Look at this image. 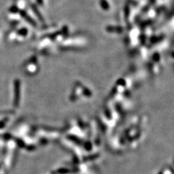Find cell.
Returning <instances> with one entry per match:
<instances>
[{
  "mask_svg": "<svg viewBox=\"0 0 174 174\" xmlns=\"http://www.w3.org/2000/svg\"><path fill=\"white\" fill-rule=\"evenodd\" d=\"M20 14H21V15L24 17V18L25 19V20H27V21L30 22V23L32 24V25H35L34 22L33 21V20H32V19L30 18V17H29V16L28 15V14H27V13L25 12V11H21V12H20Z\"/></svg>",
  "mask_w": 174,
  "mask_h": 174,
  "instance_id": "cell-1",
  "label": "cell"
},
{
  "mask_svg": "<svg viewBox=\"0 0 174 174\" xmlns=\"http://www.w3.org/2000/svg\"><path fill=\"white\" fill-rule=\"evenodd\" d=\"M28 33V30H26V28H21L20 30L18 31V33L21 36H25Z\"/></svg>",
  "mask_w": 174,
  "mask_h": 174,
  "instance_id": "cell-2",
  "label": "cell"
},
{
  "mask_svg": "<svg viewBox=\"0 0 174 174\" xmlns=\"http://www.w3.org/2000/svg\"><path fill=\"white\" fill-rule=\"evenodd\" d=\"M17 10H18V9L15 7H12L10 8V11H12L11 12H17Z\"/></svg>",
  "mask_w": 174,
  "mask_h": 174,
  "instance_id": "cell-3",
  "label": "cell"
}]
</instances>
